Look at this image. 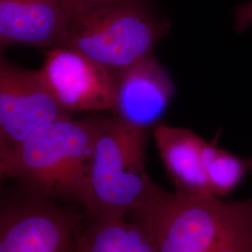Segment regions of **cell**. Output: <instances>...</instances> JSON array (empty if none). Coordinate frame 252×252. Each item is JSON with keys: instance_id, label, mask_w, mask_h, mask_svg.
Masks as SVG:
<instances>
[{"instance_id": "cell-1", "label": "cell", "mask_w": 252, "mask_h": 252, "mask_svg": "<svg viewBox=\"0 0 252 252\" xmlns=\"http://www.w3.org/2000/svg\"><path fill=\"white\" fill-rule=\"evenodd\" d=\"M101 118H63L39 127L9 155L6 177L29 200L84 205L91 160Z\"/></svg>"}, {"instance_id": "cell-2", "label": "cell", "mask_w": 252, "mask_h": 252, "mask_svg": "<svg viewBox=\"0 0 252 252\" xmlns=\"http://www.w3.org/2000/svg\"><path fill=\"white\" fill-rule=\"evenodd\" d=\"M147 130L118 118H101L83 207L96 220L140 213L162 189L145 166Z\"/></svg>"}, {"instance_id": "cell-3", "label": "cell", "mask_w": 252, "mask_h": 252, "mask_svg": "<svg viewBox=\"0 0 252 252\" xmlns=\"http://www.w3.org/2000/svg\"><path fill=\"white\" fill-rule=\"evenodd\" d=\"M134 217L150 229L157 252H207L252 220V198L225 201L162 189Z\"/></svg>"}, {"instance_id": "cell-4", "label": "cell", "mask_w": 252, "mask_h": 252, "mask_svg": "<svg viewBox=\"0 0 252 252\" xmlns=\"http://www.w3.org/2000/svg\"><path fill=\"white\" fill-rule=\"evenodd\" d=\"M169 29L143 0L93 9L70 17L64 45L117 73L152 54Z\"/></svg>"}, {"instance_id": "cell-5", "label": "cell", "mask_w": 252, "mask_h": 252, "mask_svg": "<svg viewBox=\"0 0 252 252\" xmlns=\"http://www.w3.org/2000/svg\"><path fill=\"white\" fill-rule=\"evenodd\" d=\"M66 117L40 70L20 68L0 55V153L6 162L39 127Z\"/></svg>"}, {"instance_id": "cell-6", "label": "cell", "mask_w": 252, "mask_h": 252, "mask_svg": "<svg viewBox=\"0 0 252 252\" xmlns=\"http://www.w3.org/2000/svg\"><path fill=\"white\" fill-rule=\"evenodd\" d=\"M40 73L57 104L65 112L113 111L115 74L81 52L51 48Z\"/></svg>"}, {"instance_id": "cell-7", "label": "cell", "mask_w": 252, "mask_h": 252, "mask_svg": "<svg viewBox=\"0 0 252 252\" xmlns=\"http://www.w3.org/2000/svg\"><path fill=\"white\" fill-rule=\"evenodd\" d=\"M83 216L54 201L0 209V252H76Z\"/></svg>"}, {"instance_id": "cell-8", "label": "cell", "mask_w": 252, "mask_h": 252, "mask_svg": "<svg viewBox=\"0 0 252 252\" xmlns=\"http://www.w3.org/2000/svg\"><path fill=\"white\" fill-rule=\"evenodd\" d=\"M114 116L129 126L147 130L165 113L175 87L153 54L115 73Z\"/></svg>"}, {"instance_id": "cell-9", "label": "cell", "mask_w": 252, "mask_h": 252, "mask_svg": "<svg viewBox=\"0 0 252 252\" xmlns=\"http://www.w3.org/2000/svg\"><path fill=\"white\" fill-rule=\"evenodd\" d=\"M69 22L61 0H0V46H63Z\"/></svg>"}, {"instance_id": "cell-10", "label": "cell", "mask_w": 252, "mask_h": 252, "mask_svg": "<svg viewBox=\"0 0 252 252\" xmlns=\"http://www.w3.org/2000/svg\"><path fill=\"white\" fill-rule=\"evenodd\" d=\"M153 135L176 190L196 195H213L201 157L203 138L189 129L161 124L155 126Z\"/></svg>"}, {"instance_id": "cell-11", "label": "cell", "mask_w": 252, "mask_h": 252, "mask_svg": "<svg viewBox=\"0 0 252 252\" xmlns=\"http://www.w3.org/2000/svg\"><path fill=\"white\" fill-rule=\"evenodd\" d=\"M76 252H157L153 234L142 220L134 217L121 220L88 218L81 223Z\"/></svg>"}, {"instance_id": "cell-12", "label": "cell", "mask_w": 252, "mask_h": 252, "mask_svg": "<svg viewBox=\"0 0 252 252\" xmlns=\"http://www.w3.org/2000/svg\"><path fill=\"white\" fill-rule=\"evenodd\" d=\"M201 157L213 195L221 197L233 191L243 180L248 162L234 153L218 147L216 140L203 139Z\"/></svg>"}, {"instance_id": "cell-13", "label": "cell", "mask_w": 252, "mask_h": 252, "mask_svg": "<svg viewBox=\"0 0 252 252\" xmlns=\"http://www.w3.org/2000/svg\"><path fill=\"white\" fill-rule=\"evenodd\" d=\"M207 252H252V220Z\"/></svg>"}, {"instance_id": "cell-14", "label": "cell", "mask_w": 252, "mask_h": 252, "mask_svg": "<svg viewBox=\"0 0 252 252\" xmlns=\"http://www.w3.org/2000/svg\"><path fill=\"white\" fill-rule=\"evenodd\" d=\"M69 16L81 14L93 9H100L112 5L132 2L136 0H61Z\"/></svg>"}, {"instance_id": "cell-15", "label": "cell", "mask_w": 252, "mask_h": 252, "mask_svg": "<svg viewBox=\"0 0 252 252\" xmlns=\"http://www.w3.org/2000/svg\"><path fill=\"white\" fill-rule=\"evenodd\" d=\"M235 28L239 33L252 25V0L235 8Z\"/></svg>"}, {"instance_id": "cell-16", "label": "cell", "mask_w": 252, "mask_h": 252, "mask_svg": "<svg viewBox=\"0 0 252 252\" xmlns=\"http://www.w3.org/2000/svg\"><path fill=\"white\" fill-rule=\"evenodd\" d=\"M6 178V161L0 153V181Z\"/></svg>"}, {"instance_id": "cell-17", "label": "cell", "mask_w": 252, "mask_h": 252, "mask_svg": "<svg viewBox=\"0 0 252 252\" xmlns=\"http://www.w3.org/2000/svg\"><path fill=\"white\" fill-rule=\"evenodd\" d=\"M251 167H252V162H251Z\"/></svg>"}]
</instances>
